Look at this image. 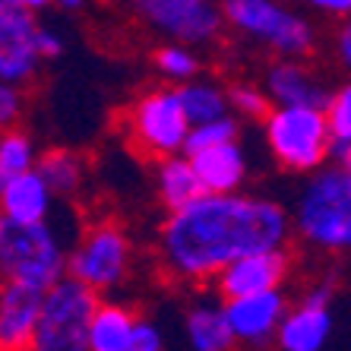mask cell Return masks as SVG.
<instances>
[{
	"instance_id": "6da1fadb",
	"label": "cell",
	"mask_w": 351,
	"mask_h": 351,
	"mask_svg": "<svg viewBox=\"0 0 351 351\" xmlns=\"http://www.w3.org/2000/svg\"><path fill=\"white\" fill-rule=\"evenodd\" d=\"M291 225V215L272 199L206 193L168 215L158 234V256L168 276L209 282L244 256L285 250Z\"/></svg>"
},
{
	"instance_id": "7a4b0ae2",
	"label": "cell",
	"mask_w": 351,
	"mask_h": 351,
	"mask_svg": "<svg viewBox=\"0 0 351 351\" xmlns=\"http://www.w3.org/2000/svg\"><path fill=\"white\" fill-rule=\"evenodd\" d=\"M294 228L307 244L348 254L351 250V171L342 165H326L311 174L294 203Z\"/></svg>"
},
{
	"instance_id": "3957f363",
	"label": "cell",
	"mask_w": 351,
	"mask_h": 351,
	"mask_svg": "<svg viewBox=\"0 0 351 351\" xmlns=\"http://www.w3.org/2000/svg\"><path fill=\"white\" fill-rule=\"evenodd\" d=\"M0 269L3 282L51 291L70 276V254H66L64 231L48 225H16L0 221Z\"/></svg>"
},
{
	"instance_id": "277c9868",
	"label": "cell",
	"mask_w": 351,
	"mask_h": 351,
	"mask_svg": "<svg viewBox=\"0 0 351 351\" xmlns=\"http://www.w3.org/2000/svg\"><path fill=\"white\" fill-rule=\"evenodd\" d=\"M266 146L288 171H323L335 152L326 111L317 108H276L266 121Z\"/></svg>"
},
{
	"instance_id": "5b68a950",
	"label": "cell",
	"mask_w": 351,
	"mask_h": 351,
	"mask_svg": "<svg viewBox=\"0 0 351 351\" xmlns=\"http://www.w3.org/2000/svg\"><path fill=\"white\" fill-rule=\"evenodd\" d=\"M228 25L269 45L282 60H301L317 45L311 19L276 0H228L221 3Z\"/></svg>"
},
{
	"instance_id": "8992f818",
	"label": "cell",
	"mask_w": 351,
	"mask_h": 351,
	"mask_svg": "<svg viewBox=\"0 0 351 351\" xmlns=\"http://www.w3.org/2000/svg\"><path fill=\"white\" fill-rule=\"evenodd\" d=\"M98 307L101 304L95 291L66 276L45 298L41 323L29 351H92L89 329Z\"/></svg>"
},
{
	"instance_id": "52a82bcc",
	"label": "cell",
	"mask_w": 351,
	"mask_h": 351,
	"mask_svg": "<svg viewBox=\"0 0 351 351\" xmlns=\"http://www.w3.org/2000/svg\"><path fill=\"white\" fill-rule=\"evenodd\" d=\"M127 130L146 156L174 158L187 149V139L193 133L178 89H152L136 98V105L127 114Z\"/></svg>"
},
{
	"instance_id": "ba28073f",
	"label": "cell",
	"mask_w": 351,
	"mask_h": 351,
	"mask_svg": "<svg viewBox=\"0 0 351 351\" xmlns=\"http://www.w3.org/2000/svg\"><path fill=\"white\" fill-rule=\"evenodd\" d=\"M130 263L133 244L127 231L111 221H101V225H92L70 250V278L98 294L121 285L130 272Z\"/></svg>"
},
{
	"instance_id": "9c48e42d",
	"label": "cell",
	"mask_w": 351,
	"mask_h": 351,
	"mask_svg": "<svg viewBox=\"0 0 351 351\" xmlns=\"http://www.w3.org/2000/svg\"><path fill=\"white\" fill-rule=\"evenodd\" d=\"M41 23L32 0H3L0 3V80L3 86H23L35 80L41 58Z\"/></svg>"
},
{
	"instance_id": "30bf717a",
	"label": "cell",
	"mask_w": 351,
	"mask_h": 351,
	"mask_svg": "<svg viewBox=\"0 0 351 351\" xmlns=\"http://www.w3.org/2000/svg\"><path fill=\"white\" fill-rule=\"evenodd\" d=\"M136 13L143 23L152 25L165 38L178 45H209L219 38L225 19V10L209 0H146L136 3Z\"/></svg>"
},
{
	"instance_id": "8fae6325",
	"label": "cell",
	"mask_w": 351,
	"mask_h": 351,
	"mask_svg": "<svg viewBox=\"0 0 351 351\" xmlns=\"http://www.w3.org/2000/svg\"><path fill=\"white\" fill-rule=\"evenodd\" d=\"M332 288L326 282L313 285L304 294V301L291 307L278 329V351H323L332 335Z\"/></svg>"
},
{
	"instance_id": "7c38bea8",
	"label": "cell",
	"mask_w": 351,
	"mask_h": 351,
	"mask_svg": "<svg viewBox=\"0 0 351 351\" xmlns=\"http://www.w3.org/2000/svg\"><path fill=\"white\" fill-rule=\"evenodd\" d=\"M291 269V256L288 250H269V254H254L237 260L234 266L221 272L215 278L219 294L228 301H241V298H256V294L282 291V282L288 278Z\"/></svg>"
},
{
	"instance_id": "4fadbf2b",
	"label": "cell",
	"mask_w": 351,
	"mask_h": 351,
	"mask_svg": "<svg viewBox=\"0 0 351 351\" xmlns=\"http://www.w3.org/2000/svg\"><path fill=\"white\" fill-rule=\"evenodd\" d=\"M228 323L231 332L241 345H260L278 339V329L288 317V298L285 291H269V294H256V298H241V301H228Z\"/></svg>"
},
{
	"instance_id": "5bb4252c",
	"label": "cell",
	"mask_w": 351,
	"mask_h": 351,
	"mask_svg": "<svg viewBox=\"0 0 351 351\" xmlns=\"http://www.w3.org/2000/svg\"><path fill=\"white\" fill-rule=\"evenodd\" d=\"M48 291L3 282L0 288V348L3 351H29L35 329L41 323Z\"/></svg>"
},
{
	"instance_id": "9a60e30c",
	"label": "cell",
	"mask_w": 351,
	"mask_h": 351,
	"mask_svg": "<svg viewBox=\"0 0 351 351\" xmlns=\"http://www.w3.org/2000/svg\"><path fill=\"white\" fill-rule=\"evenodd\" d=\"M276 108H317L326 111L332 92L301 64V60H278L266 73V86Z\"/></svg>"
},
{
	"instance_id": "2e32d148",
	"label": "cell",
	"mask_w": 351,
	"mask_h": 351,
	"mask_svg": "<svg viewBox=\"0 0 351 351\" xmlns=\"http://www.w3.org/2000/svg\"><path fill=\"white\" fill-rule=\"evenodd\" d=\"M54 199L51 187L45 184L38 171H29L23 178H13L0 184V209L3 219L16 225H48L54 215Z\"/></svg>"
},
{
	"instance_id": "e0dca14e",
	"label": "cell",
	"mask_w": 351,
	"mask_h": 351,
	"mask_svg": "<svg viewBox=\"0 0 351 351\" xmlns=\"http://www.w3.org/2000/svg\"><path fill=\"white\" fill-rule=\"evenodd\" d=\"M190 162H193L196 178H199L203 190L206 193H215V196L237 193L247 178V156L237 143L199 152V156H193Z\"/></svg>"
},
{
	"instance_id": "ac0fdd59",
	"label": "cell",
	"mask_w": 351,
	"mask_h": 351,
	"mask_svg": "<svg viewBox=\"0 0 351 351\" xmlns=\"http://www.w3.org/2000/svg\"><path fill=\"white\" fill-rule=\"evenodd\" d=\"M187 342L193 351H231L234 348V332L228 323L225 304L199 301L187 313Z\"/></svg>"
},
{
	"instance_id": "d6986e66",
	"label": "cell",
	"mask_w": 351,
	"mask_h": 351,
	"mask_svg": "<svg viewBox=\"0 0 351 351\" xmlns=\"http://www.w3.org/2000/svg\"><path fill=\"white\" fill-rule=\"evenodd\" d=\"M158 196L162 203L168 206V213H180L193 206L199 196H206L203 184L196 178V168L187 156H174V158H165L158 165Z\"/></svg>"
},
{
	"instance_id": "ffe728a7",
	"label": "cell",
	"mask_w": 351,
	"mask_h": 351,
	"mask_svg": "<svg viewBox=\"0 0 351 351\" xmlns=\"http://www.w3.org/2000/svg\"><path fill=\"white\" fill-rule=\"evenodd\" d=\"M139 317L123 304H101L92 319L89 345L92 351H127Z\"/></svg>"
},
{
	"instance_id": "44dd1931",
	"label": "cell",
	"mask_w": 351,
	"mask_h": 351,
	"mask_svg": "<svg viewBox=\"0 0 351 351\" xmlns=\"http://www.w3.org/2000/svg\"><path fill=\"white\" fill-rule=\"evenodd\" d=\"M178 95H180V105H184V114H187L190 127H206V123L231 117L228 114L231 111L228 89H221L215 82L193 80V82H187V86H180Z\"/></svg>"
},
{
	"instance_id": "7402d4cb",
	"label": "cell",
	"mask_w": 351,
	"mask_h": 351,
	"mask_svg": "<svg viewBox=\"0 0 351 351\" xmlns=\"http://www.w3.org/2000/svg\"><path fill=\"white\" fill-rule=\"evenodd\" d=\"M35 171L45 178V184L51 187L54 196H73L82 187L86 165L70 149H48L45 156H38V168Z\"/></svg>"
},
{
	"instance_id": "603a6c76",
	"label": "cell",
	"mask_w": 351,
	"mask_h": 351,
	"mask_svg": "<svg viewBox=\"0 0 351 351\" xmlns=\"http://www.w3.org/2000/svg\"><path fill=\"white\" fill-rule=\"evenodd\" d=\"M35 168H38V156H35L32 139L23 130H3V136H0V184L23 178Z\"/></svg>"
},
{
	"instance_id": "cb8c5ba5",
	"label": "cell",
	"mask_w": 351,
	"mask_h": 351,
	"mask_svg": "<svg viewBox=\"0 0 351 351\" xmlns=\"http://www.w3.org/2000/svg\"><path fill=\"white\" fill-rule=\"evenodd\" d=\"M228 98H231V111H237L241 117L247 121H269V114L276 111L272 98L266 89L254 86V82H234L228 89Z\"/></svg>"
},
{
	"instance_id": "d4e9b609",
	"label": "cell",
	"mask_w": 351,
	"mask_h": 351,
	"mask_svg": "<svg viewBox=\"0 0 351 351\" xmlns=\"http://www.w3.org/2000/svg\"><path fill=\"white\" fill-rule=\"evenodd\" d=\"M156 70L162 76H168V80L187 86V82L196 80L199 60H196V54L190 48H184V45H165V48L156 51Z\"/></svg>"
},
{
	"instance_id": "484cf974",
	"label": "cell",
	"mask_w": 351,
	"mask_h": 351,
	"mask_svg": "<svg viewBox=\"0 0 351 351\" xmlns=\"http://www.w3.org/2000/svg\"><path fill=\"white\" fill-rule=\"evenodd\" d=\"M231 143H237V121L234 117H225V121L206 123V127H193L184 156L193 158V156H199V152H209V149H219V146H231Z\"/></svg>"
},
{
	"instance_id": "4316f807",
	"label": "cell",
	"mask_w": 351,
	"mask_h": 351,
	"mask_svg": "<svg viewBox=\"0 0 351 351\" xmlns=\"http://www.w3.org/2000/svg\"><path fill=\"white\" fill-rule=\"evenodd\" d=\"M326 117H329V127H332L335 146H348L351 143V80L332 92Z\"/></svg>"
},
{
	"instance_id": "83f0119b",
	"label": "cell",
	"mask_w": 351,
	"mask_h": 351,
	"mask_svg": "<svg viewBox=\"0 0 351 351\" xmlns=\"http://www.w3.org/2000/svg\"><path fill=\"white\" fill-rule=\"evenodd\" d=\"M127 351H165V339L158 332L156 323H149V319L139 317L136 329H133V339H130V348Z\"/></svg>"
},
{
	"instance_id": "f1b7e54d",
	"label": "cell",
	"mask_w": 351,
	"mask_h": 351,
	"mask_svg": "<svg viewBox=\"0 0 351 351\" xmlns=\"http://www.w3.org/2000/svg\"><path fill=\"white\" fill-rule=\"evenodd\" d=\"M19 108H23V98H19L16 86H3L0 89V121L7 130H13V121L19 117Z\"/></svg>"
},
{
	"instance_id": "f546056e",
	"label": "cell",
	"mask_w": 351,
	"mask_h": 351,
	"mask_svg": "<svg viewBox=\"0 0 351 351\" xmlns=\"http://www.w3.org/2000/svg\"><path fill=\"white\" fill-rule=\"evenodd\" d=\"M38 51H41V58H58L60 51H64V35L58 29H51V25H41Z\"/></svg>"
},
{
	"instance_id": "4dcf8cb0",
	"label": "cell",
	"mask_w": 351,
	"mask_h": 351,
	"mask_svg": "<svg viewBox=\"0 0 351 351\" xmlns=\"http://www.w3.org/2000/svg\"><path fill=\"white\" fill-rule=\"evenodd\" d=\"M335 54H339L345 70H351V19H345L339 35H335Z\"/></svg>"
},
{
	"instance_id": "1f68e13d",
	"label": "cell",
	"mask_w": 351,
	"mask_h": 351,
	"mask_svg": "<svg viewBox=\"0 0 351 351\" xmlns=\"http://www.w3.org/2000/svg\"><path fill=\"white\" fill-rule=\"evenodd\" d=\"M313 10H317V13H326V16L351 19V0H317Z\"/></svg>"
},
{
	"instance_id": "d6a6232c",
	"label": "cell",
	"mask_w": 351,
	"mask_h": 351,
	"mask_svg": "<svg viewBox=\"0 0 351 351\" xmlns=\"http://www.w3.org/2000/svg\"><path fill=\"white\" fill-rule=\"evenodd\" d=\"M332 156L339 158V165H342V168H348V171H351V143H348V146H335Z\"/></svg>"
},
{
	"instance_id": "836d02e7",
	"label": "cell",
	"mask_w": 351,
	"mask_h": 351,
	"mask_svg": "<svg viewBox=\"0 0 351 351\" xmlns=\"http://www.w3.org/2000/svg\"><path fill=\"white\" fill-rule=\"evenodd\" d=\"M82 3H76V0H64V3H60V10H80Z\"/></svg>"
}]
</instances>
